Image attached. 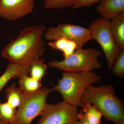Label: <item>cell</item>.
<instances>
[{
  "label": "cell",
  "mask_w": 124,
  "mask_h": 124,
  "mask_svg": "<svg viewBox=\"0 0 124 124\" xmlns=\"http://www.w3.org/2000/svg\"><path fill=\"white\" fill-rule=\"evenodd\" d=\"M45 31L43 24L25 27L3 49L1 55L9 63L30 67L44 53L43 36Z\"/></svg>",
  "instance_id": "1"
},
{
  "label": "cell",
  "mask_w": 124,
  "mask_h": 124,
  "mask_svg": "<svg viewBox=\"0 0 124 124\" xmlns=\"http://www.w3.org/2000/svg\"><path fill=\"white\" fill-rule=\"evenodd\" d=\"M81 102L82 105L90 103L94 105L107 120L124 124V102L116 96L112 85L98 87L89 85L83 93Z\"/></svg>",
  "instance_id": "2"
},
{
  "label": "cell",
  "mask_w": 124,
  "mask_h": 124,
  "mask_svg": "<svg viewBox=\"0 0 124 124\" xmlns=\"http://www.w3.org/2000/svg\"><path fill=\"white\" fill-rule=\"evenodd\" d=\"M58 83L52 88L62 95L63 101L77 107H81L83 93L89 85L100 81V76L94 72H73L64 71Z\"/></svg>",
  "instance_id": "3"
},
{
  "label": "cell",
  "mask_w": 124,
  "mask_h": 124,
  "mask_svg": "<svg viewBox=\"0 0 124 124\" xmlns=\"http://www.w3.org/2000/svg\"><path fill=\"white\" fill-rule=\"evenodd\" d=\"M100 50L94 48L78 49L70 56L62 61L54 60L48 63L51 67L64 71L79 72L100 69L102 65L98 60Z\"/></svg>",
  "instance_id": "4"
},
{
  "label": "cell",
  "mask_w": 124,
  "mask_h": 124,
  "mask_svg": "<svg viewBox=\"0 0 124 124\" xmlns=\"http://www.w3.org/2000/svg\"><path fill=\"white\" fill-rule=\"evenodd\" d=\"M52 88H41L34 93L24 92V97L17 113L10 124H31L33 119L40 116L46 104L47 97Z\"/></svg>",
  "instance_id": "5"
},
{
  "label": "cell",
  "mask_w": 124,
  "mask_h": 124,
  "mask_svg": "<svg viewBox=\"0 0 124 124\" xmlns=\"http://www.w3.org/2000/svg\"><path fill=\"white\" fill-rule=\"evenodd\" d=\"M110 20L102 18L93 21L89 26L91 39L96 41L104 52L110 70L121 50L117 46L109 28Z\"/></svg>",
  "instance_id": "6"
},
{
  "label": "cell",
  "mask_w": 124,
  "mask_h": 124,
  "mask_svg": "<svg viewBox=\"0 0 124 124\" xmlns=\"http://www.w3.org/2000/svg\"><path fill=\"white\" fill-rule=\"evenodd\" d=\"M78 107L63 101L56 104L46 103L37 124H76Z\"/></svg>",
  "instance_id": "7"
},
{
  "label": "cell",
  "mask_w": 124,
  "mask_h": 124,
  "mask_svg": "<svg viewBox=\"0 0 124 124\" xmlns=\"http://www.w3.org/2000/svg\"><path fill=\"white\" fill-rule=\"evenodd\" d=\"M44 36L48 41L62 38L72 41L77 44V49L82 48L86 43L92 39L89 28L65 23L49 28L45 31Z\"/></svg>",
  "instance_id": "8"
},
{
  "label": "cell",
  "mask_w": 124,
  "mask_h": 124,
  "mask_svg": "<svg viewBox=\"0 0 124 124\" xmlns=\"http://www.w3.org/2000/svg\"><path fill=\"white\" fill-rule=\"evenodd\" d=\"M33 0H0V17L14 21L33 11Z\"/></svg>",
  "instance_id": "9"
},
{
  "label": "cell",
  "mask_w": 124,
  "mask_h": 124,
  "mask_svg": "<svg viewBox=\"0 0 124 124\" xmlns=\"http://www.w3.org/2000/svg\"><path fill=\"white\" fill-rule=\"evenodd\" d=\"M96 10L101 18L110 20L117 15L124 13V0H102Z\"/></svg>",
  "instance_id": "10"
},
{
  "label": "cell",
  "mask_w": 124,
  "mask_h": 124,
  "mask_svg": "<svg viewBox=\"0 0 124 124\" xmlns=\"http://www.w3.org/2000/svg\"><path fill=\"white\" fill-rule=\"evenodd\" d=\"M77 115L78 120L89 124H101V113L93 104L84 103L81 107Z\"/></svg>",
  "instance_id": "11"
},
{
  "label": "cell",
  "mask_w": 124,
  "mask_h": 124,
  "mask_svg": "<svg viewBox=\"0 0 124 124\" xmlns=\"http://www.w3.org/2000/svg\"><path fill=\"white\" fill-rule=\"evenodd\" d=\"M109 28L117 46L124 50V13L112 18L109 23Z\"/></svg>",
  "instance_id": "12"
},
{
  "label": "cell",
  "mask_w": 124,
  "mask_h": 124,
  "mask_svg": "<svg viewBox=\"0 0 124 124\" xmlns=\"http://www.w3.org/2000/svg\"><path fill=\"white\" fill-rule=\"evenodd\" d=\"M30 67H25L9 63L4 73L0 77V92L11 79L19 78L21 76L30 72Z\"/></svg>",
  "instance_id": "13"
},
{
  "label": "cell",
  "mask_w": 124,
  "mask_h": 124,
  "mask_svg": "<svg viewBox=\"0 0 124 124\" xmlns=\"http://www.w3.org/2000/svg\"><path fill=\"white\" fill-rule=\"evenodd\" d=\"M5 94L7 102L15 108L20 106L24 97V92L14 84L6 90Z\"/></svg>",
  "instance_id": "14"
},
{
  "label": "cell",
  "mask_w": 124,
  "mask_h": 124,
  "mask_svg": "<svg viewBox=\"0 0 124 124\" xmlns=\"http://www.w3.org/2000/svg\"><path fill=\"white\" fill-rule=\"evenodd\" d=\"M28 75L24 74L19 78L20 88L24 93H34L38 91L41 88L40 81L33 79Z\"/></svg>",
  "instance_id": "15"
},
{
  "label": "cell",
  "mask_w": 124,
  "mask_h": 124,
  "mask_svg": "<svg viewBox=\"0 0 124 124\" xmlns=\"http://www.w3.org/2000/svg\"><path fill=\"white\" fill-rule=\"evenodd\" d=\"M44 62V59H39L31 64L29 72L31 77L41 82L48 68Z\"/></svg>",
  "instance_id": "16"
},
{
  "label": "cell",
  "mask_w": 124,
  "mask_h": 124,
  "mask_svg": "<svg viewBox=\"0 0 124 124\" xmlns=\"http://www.w3.org/2000/svg\"><path fill=\"white\" fill-rule=\"evenodd\" d=\"M17 110L7 102L0 101V120L10 124L15 117Z\"/></svg>",
  "instance_id": "17"
},
{
  "label": "cell",
  "mask_w": 124,
  "mask_h": 124,
  "mask_svg": "<svg viewBox=\"0 0 124 124\" xmlns=\"http://www.w3.org/2000/svg\"><path fill=\"white\" fill-rule=\"evenodd\" d=\"M76 0H44V6L46 9H62L72 7Z\"/></svg>",
  "instance_id": "18"
},
{
  "label": "cell",
  "mask_w": 124,
  "mask_h": 124,
  "mask_svg": "<svg viewBox=\"0 0 124 124\" xmlns=\"http://www.w3.org/2000/svg\"><path fill=\"white\" fill-rule=\"evenodd\" d=\"M114 75L124 78V50H121L111 69Z\"/></svg>",
  "instance_id": "19"
},
{
  "label": "cell",
  "mask_w": 124,
  "mask_h": 124,
  "mask_svg": "<svg viewBox=\"0 0 124 124\" xmlns=\"http://www.w3.org/2000/svg\"><path fill=\"white\" fill-rule=\"evenodd\" d=\"M68 39L62 38L52 41H49L47 43L52 50H59L62 52L65 49Z\"/></svg>",
  "instance_id": "20"
},
{
  "label": "cell",
  "mask_w": 124,
  "mask_h": 124,
  "mask_svg": "<svg viewBox=\"0 0 124 124\" xmlns=\"http://www.w3.org/2000/svg\"><path fill=\"white\" fill-rule=\"evenodd\" d=\"M102 0H76L72 6L73 9L80 8L84 7H90Z\"/></svg>",
  "instance_id": "21"
},
{
  "label": "cell",
  "mask_w": 124,
  "mask_h": 124,
  "mask_svg": "<svg viewBox=\"0 0 124 124\" xmlns=\"http://www.w3.org/2000/svg\"><path fill=\"white\" fill-rule=\"evenodd\" d=\"M77 46L75 42L68 40L66 46L62 52L64 58L70 56L77 49Z\"/></svg>",
  "instance_id": "22"
},
{
  "label": "cell",
  "mask_w": 124,
  "mask_h": 124,
  "mask_svg": "<svg viewBox=\"0 0 124 124\" xmlns=\"http://www.w3.org/2000/svg\"><path fill=\"white\" fill-rule=\"evenodd\" d=\"M76 124H87V123H85L84 122H81V121H80L78 120Z\"/></svg>",
  "instance_id": "23"
},
{
  "label": "cell",
  "mask_w": 124,
  "mask_h": 124,
  "mask_svg": "<svg viewBox=\"0 0 124 124\" xmlns=\"http://www.w3.org/2000/svg\"><path fill=\"white\" fill-rule=\"evenodd\" d=\"M0 124H10L9 123H7V122H4L3 121L0 120Z\"/></svg>",
  "instance_id": "24"
},
{
  "label": "cell",
  "mask_w": 124,
  "mask_h": 124,
  "mask_svg": "<svg viewBox=\"0 0 124 124\" xmlns=\"http://www.w3.org/2000/svg\"><path fill=\"white\" fill-rule=\"evenodd\" d=\"M113 124H116V123H113Z\"/></svg>",
  "instance_id": "25"
}]
</instances>
